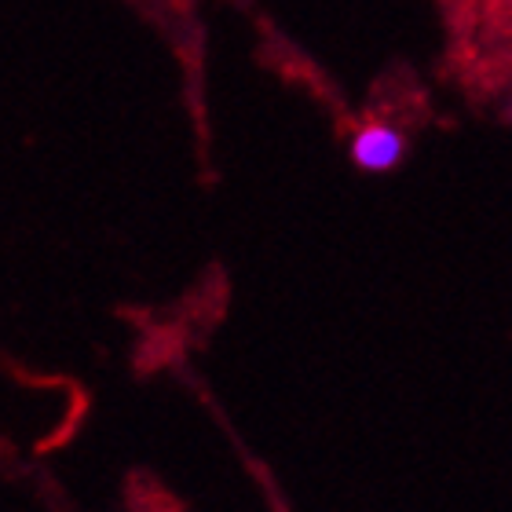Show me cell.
Segmentation results:
<instances>
[{
  "instance_id": "cell-1",
  "label": "cell",
  "mask_w": 512,
  "mask_h": 512,
  "mask_svg": "<svg viewBox=\"0 0 512 512\" xmlns=\"http://www.w3.org/2000/svg\"><path fill=\"white\" fill-rule=\"evenodd\" d=\"M348 154L363 172H392L406 158V136L388 121H370L352 136Z\"/></svg>"
},
{
  "instance_id": "cell-2",
  "label": "cell",
  "mask_w": 512,
  "mask_h": 512,
  "mask_svg": "<svg viewBox=\"0 0 512 512\" xmlns=\"http://www.w3.org/2000/svg\"><path fill=\"white\" fill-rule=\"evenodd\" d=\"M509 118H512V103H509Z\"/></svg>"
}]
</instances>
